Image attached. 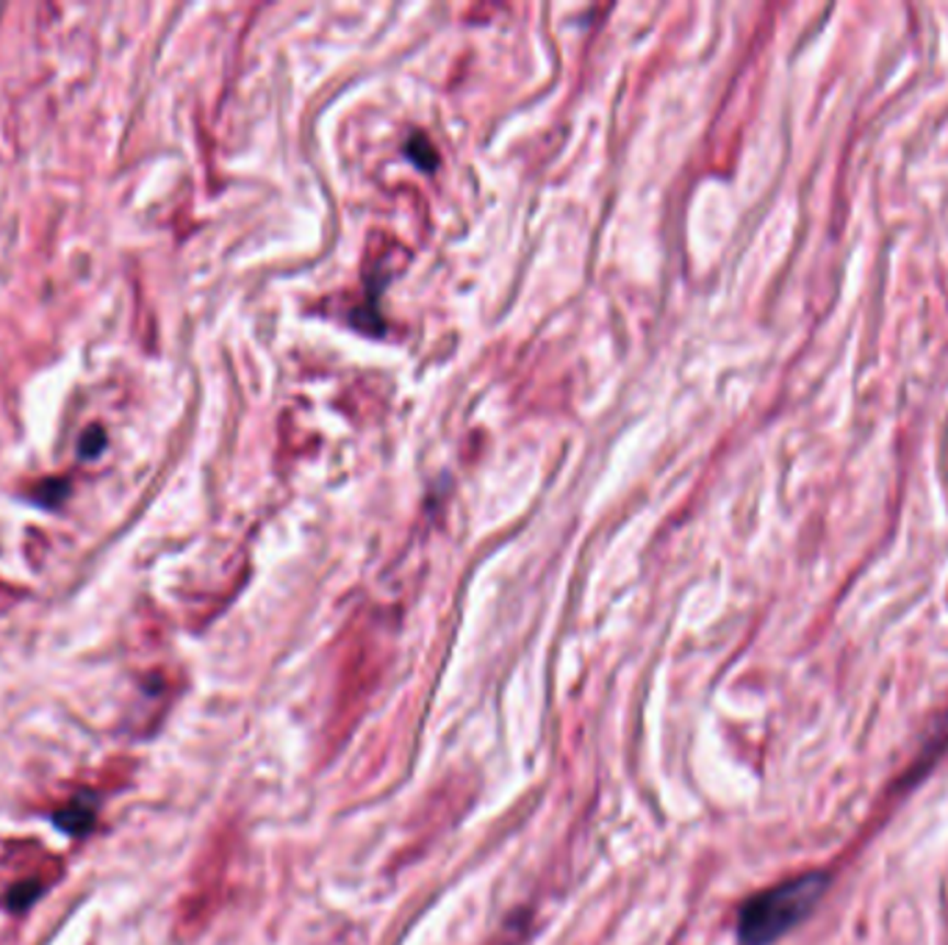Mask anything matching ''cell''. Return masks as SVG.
I'll return each instance as SVG.
<instances>
[{"label": "cell", "mask_w": 948, "mask_h": 945, "mask_svg": "<svg viewBox=\"0 0 948 945\" xmlns=\"http://www.w3.org/2000/svg\"><path fill=\"white\" fill-rule=\"evenodd\" d=\"M826 874H804L799 879L763 890L749 899L737 915V940L741 945H771L782 934L799 926L819 907L826 893Z\"/></svg>", "instance_id": "1"}, {"label": "cell", "mask_w": 948, "mask_h": 945, "mask_svg": "<svg viewBox=\"0 0 948 945\" xmlns=\"http://www.w3.org/2000/svg\"><path fill=\"white\" fill-rule=\"evenodd\" d=\"M67 494H70V483H67V480H61V477H53V480H45V483L36 485V491H34V496H31V499H34L36 505H42V508L53 510L65 503Z\"/></svg>", "instance_id": "2"}, {"label": "cell", "mask_w": 948, "mask_h": 945, "mask_svg": "<svg viewBox=\"0 0 948 945\" xmlns=\"http://www.w3.org/2000/svg\"><path fill=\"white\" fill-rule=\"evenodd\" d=\"M103 450H105L103 427H89V430L81 436V447H78L81 458H98Z\"/></svg>", "instance_id": "3"}]
</instances>
